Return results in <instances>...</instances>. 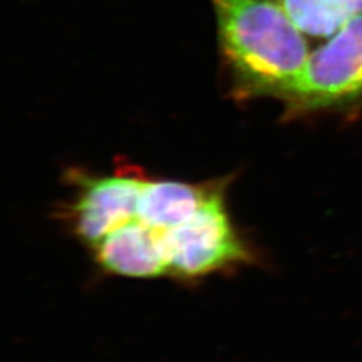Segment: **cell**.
<instances>
[{"mask_svg": "<svg viewBox=\"0 0 362 362\" xmlns=\"http://www.w3.org/2000/svg\"><path fill=\"white\" fill-rule=\"evenodd\" d=\"M97 266L107 274L151 279L169 275L161 231L133 220L91 247Z\"/></svg>", "mask_w": 362, "mask_h": 362, "instance_id": "5b68a950", "label": "cell"}, {"mask_svg": "<svg viewBox=\"0 0 362 362\" xmlns=\"http://www.w3.org/2000/svg\"><path fill=\"white\" fill-rule=\"evenodd\" d=\"M212 185L182 181H145L137 203V220L157 231H168L189 219L203 206Z\"/></svg>", "mask_w": 362, "mask_h": 362, "instance_id": "8992f818", "label": "cell"}, {"mask_svg": "<svg viewBox=\"0 0 362 362\" xmlns=\"http://www.w3.org/2000/svg\"><path fill=\"white\" fill-rule=\"evenodd\" d=\"M278 98L288 116L361 103L362 13L309 55Z\"/></svg>", "mask_w": 362, "mask_h": 362, "instance_id": "3957f363", "label": "cell"}, {"mask_svg": "<svg viewBox=\"0 0 362 362\" xmlns=\"http://www.w3.org/2000/svg\"><path fill=\"white\" fill-rule=\"evenodd\" d=\"M293 23L311 37H332L362 13V0H278Z\"/></svg>", "mask_w": 362, "mask_h": 362, "instance_id": "52a82bcc", "label": "cell"}, {"mask_svg": "<svg viewBox=\"0 0 362 362\" xmlns=\"http://www.w3.org/2000/svg\"><path fill=\"white\" fill-rule=\"evenodd\" d=\"M78 192L67 219L78 239L94 247L105 236L137 219L139 196L145 177L132 169L112 175L74 173Z\"/></svg>", "mask_w": 362, "mask_h": 362, "instance_id": "277c9868", "label": "cell"}, {"mask_svg": "<svg viewBox=\"0 0 362 362\" xmlns=\"http://www.w3.org/2000/svg\"><path fill=\"white\" fill-rule=\"evenodd\" d=\"M224 189V182L214 184L194 215L161 233L169 275L173 278L196 282L255 262L254 252L233 227Z\"/></svg>", "mask_w": 362, "mask_h": 362, "instance_id": "7a4b0ae2", "label": "cell"}, {"mask_svg": "<svg viewBox=\"0 0 362 362\" xmlns=\"http://www.w3.org/2000/svg\"><path fill=\"white\" fill-rule=\"evenodd\" d=\"M211 1L235 95L278 97L309 58L303 33L278 0Z\"/></svg>", "mask_w": 362, "mask_h": 362, "instance_id": "6da1fadb", "label": "cell"}]
</instances>
